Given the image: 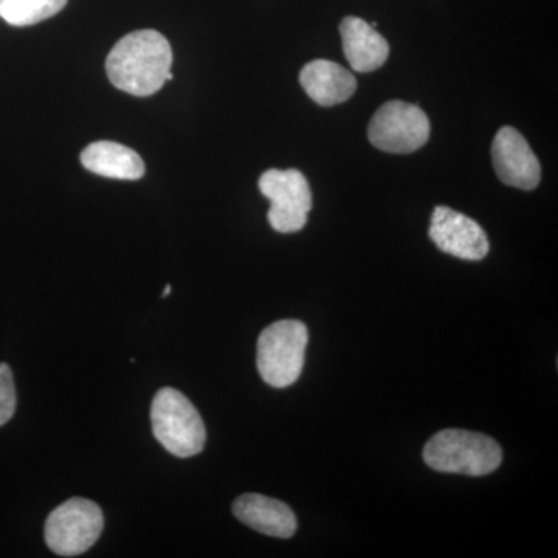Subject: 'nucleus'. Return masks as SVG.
Here are the masks:
<instances>
[{
	"instance_id": "nucleus-1",
	"label": "nucleus",
	"mask_w": 558,
	"mask_h": 558,
	"mask_svg": "<svg viewBox=\"0 0 558 558\" xmlns=\"http://www.w3.org/2000/svg\"><path fill=\"white\" fill-rule=\"evenodd\" d=\"M170 43L156 31H138L121 38L106 60V73L117 89L149 97L167 83L171 72Z\"/></svg>"
},
{
	"instance_id": "nucleus-2",
	"label": "nucleus",
	"mask_w": 558,
	"mask_h": 558,
	"mask_svg": "<svg viewBox=\"0 0 558 558\" xmlns=\"http://www.w3.org/2000/svg\"><path fill=\"white\" fill-rule=\"evenodd\" d=\"M424 461L429 469L458 475H490L501 465L497 440L468 429H442L428 440Z\"/></svg>"
},
{
	"instance_id": "nucleus-3",
	"label": "nucleus",
	"mask_w": 558,
	"mask_h": 558,
	"mask_svg": "<svg viewBox=\"0 0 558 558\" xmlns=\"http://www.w3.org/2000/svg\"><path fill=\"white\" fill-rule=\"evenodd\" d=\"M153 433L165 450L178 458L199 454L207 442V429L196 407L174 388H161L150 405Z\"/></svg>"
},
{
	"instance_id": "nucleus-4",
	"label": "nucleus",
	"mask_w": 558,
	"mask_h": 558,
	"mask_svg": "<svg viewBox=\"0 0 558 558\" xmlns=\"http://www.w3.org/2000/svg\"><path fill=\"white\" fill-rule=\"evenodd\" d=\"M310 332L300 319H281L260 332L256 365L271 388H288L300 379Z\"/></svg>"
},
{
	"instance_id": "nucleus-5",
	"label": "nucleus",
	"mask_w": 558,
	"mask_h": 558,
	"mask_svg": "<svg viewBox=\"0 0 558 558\" xmlns=\"http://www.w3.org/2000/svg\"><path fill=\"white\" fill-rule=\"evenodd\" d=\"M105 529V517L97 502L72 498L50 513L44 527L47 546L57 556L76 557L97 543Z\"/></svg>"
},
{
	"instance_id": "nucleus-6",
	"label": "nucleus",
	"mask_w": 558,
	"mask_h": 558,
	"mask_svg": "<svg viewBox=\"0 0 558 558\" xmlns=\"http://www.w3.org/2000/svg\"><path fill=\"white\" fill-rule=\"evenodd\" d=\"M429 120L418 106L388 101L371 120L368 138L377 149L389 154H411L428 142Z\"/></svg>"
},
{
	"instance_id": "nucleus-7",
	"label": "nucleus",
	"mask_w": 558,
	"mask_h": 558,
	"mask_svg": "<svg viewBox=\"0 0 558 558\" xmlns=\"http://www.w3.org/2000/svg\"><path fill=\"white\" fill-rule=\"evenodd\" d=\"M259 190L270 201L267 218L278 233H296L307 223L312 208L310 182L299 170H269L259 179Z\"/></svg>"
},
{
	"instance_id": "nucleus-8",
	"label": "nucleus",
	"mask_w": 558,
	"mask_h": 558,
	"mask_svg": "<svg viewBox=\"0 0 558 558\" xmlns=\"http://www.w3.org/2000/svg\"><path fill=\"white\" fill-rule=\"evenodd\" d=\"M428 234L440 252L459 259L481 260L490 250L486 231L478 222L442 205L433 211Z\"/></svg>"
},
{
	"instance_id": "nucleus-9",
	"label": "nucleus",
	"mask_w": 558,
	"mask_h": 558,
	"mask_svg": "<svg viewBox=\"0 0 558 558\" xmlns=\"http://www.w3.org/2000/svg\"><path fill=\"white\" fill-rule=\"evenodd\" d=\"M492 160L498 179L509 186L532 191L542 180V167L527 140L515 128H501L492 143Z\"/></svg>"
},
{
	"instance_id": "nucleus-10",
	"label": "nucleus",
	"mask_w": 558,
	"mask_h": 558,
	"mask_svg": "<svg viewBox=\"0 0 558 558\" xmlns=\"http://www.w3.org/2000/svg\"><path fill=\"white\" fill-rule=\"evenodd\" d=\"M233 513L241 523L269 537L290 538L296 532V517L286 502L259 494L234 499Z\"/></svg>"
},
{
	"instance_id": "nucleus-11",
	"label": "nucleus",
	"mask_w": 558,
	"mask_h": 558,
	"mask_svg": "<svg viewBox=\"0 0 558 558\" xmlns=\"http://www.w3.org/2000/svg\"><path fill=\"white\" fill-rule=\"evenodd\" d=\"M300 83L311 100L325 108L348 101L357 89L354 75L337 62L328 60L307 62L301 69Z\"/></svg>"
},
{
	"instance_id": "nucleus-12",
	"label": "nucleus",
	"mask_w": 558,
	"mask_h": 558,
	"mask_svg": "<svg viewBox=\"0 0 558 558\" xmlns=\"http://www.w3.org/2000/svg\"><path fill=\"white\" fill-rule=\"evenodd\" d=\"M344 57L355 72L369 73L380 69L389 57L388 40L368 22L348 16L340 24Z\"/></svg>"
},
{
	"instance_id": "nucleus-13",
	"label": "nucleus",
	"mask_w": 558,
	"mask_h": 558,
	"mask_svg": "<svg viewBox=\"0 0 558 558\" xmlns=\"http://www.w3.org/2000/svg\"><path fill=\"white\" fill-rule=\"evenodd\" d=\"M80 159L87 171L101 178L138 180L145 175V161L134 149L108 140L90 143Z\"/></svg>"
},
{
	"instance_id": "nucleus-14",
	"label": "nucleus",
	"mask_w": 558,
	"mask_h": 558,
	"mask_svg": "<svg viewBox=\"0 0 558 558\" xmlns=\"http://www.w3.org/2000/svg\"><path fill=\"white\" fill-rule=\"evenodd\" d=\"M68 0H0V17L13 27H31L49 20Z\"/></svg>"
},
{
	"instance_id": "nucleus-15",
	"label": "nucleus",
	"mask_w": 558,
	"mask_h": 558,
	"mask_svg": "<svg viewBox=\"0 0 558 558\" xmlns=\"http://www.w3.org/2000/svg\"><path fill=\"white\" fill-rule=\"evenodd\" d=\"M17 398L13 373L7 363H0V427L11 421L16 411Z\"/></svg>"
},
{
	"instance_id": "nucleus-16",
	"label": "nucleus",
	"mask_w": 558,
	"mask_h": 558,
	"mask_svg": "<svg viewBox=\"0 0 558 558\" xmlns=\"http://www.w3.org/2000/svg\"><path fill=\"white\" fill-rule=\"evenodd\" d=\"M171 284H168L167 288H165L163 293H161V299H168V296L171 295Z\"/></svg>"
}]
</instances>
